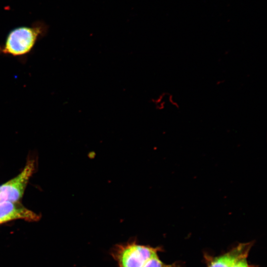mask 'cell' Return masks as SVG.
<instances>
[{
	"mask_svg": "<svg viewBox=\"0 0 267 267\" xmlns=\"http://www.w3.org/2000/svg\"><path fill=\"white\" fill-rule=\"evenodd\" d=\"M47 31V26L42 22L15 28L8 33L4 43L0 45V54L23 58L32 51Z\"/></svg>",
	"mask_w": 267,
	"mask_h": 267,
	"instance_id": "6da1fadb",
	"label": "cell"
},
{
	"mask_svg": "<svg viewBox=\"0 0 267 267\" xmlns=\"http://www.w3.org/2000/svg\"><path fill=\"white\" fill-rule=\"evenodd\" d=\"M163 251L161 247L140 244L136 239H132L115 244L110 254L118 267H143L150 259Z\"/></svg>",
	"mask_w": 267,
	"mask_h": 267,
	"instance_id": "7a4b0ae2",
	"label": "cell"
},
{
	"mask_svg": "<svg viewBox=\"0 0 267 267\" xmlns=\"http://www.w3.org/2000/svg\"><path fill=\"white\" fill-rule=\"evenodd\" d=\"M34 170V161L29 160L17 176L0 185V203L4 201L16 202L20 199Z\"/></svg>",
	"mask_w": 267,
	"mask_h": 267,
	"instance_id": "3957f363",
	"label": "cell"
},
{
	"mask_svg": "<svg viewBox=\"0 0 267 267\" xmlns=\"http://www.w3.org/2000/svg\"><path fill=\"white\" fill-rule=\"evenodd\" d=\"M253 244V242L239 243L230 251L218 256L205 254L204 257L207 267H232L238 258L248 256Z\"/></svg>",
	"mask_w": 267,
	"mask_h": 267,
	"instance_id": "277c9868",
	"label": "cell"
},
{
	"mask_svg": "<svg viewBox=\"0 0 267 267\" xmlns=\"http://www.w3.org/2000/svg\"><path fill=\"white\" fill-rule=\"evenodd\" d=\"M39 219L38 215L20 204L10 201L0 203V224L17 219L35 221Z\"/></svg>",
	"mask_w": 267,
	"mask_h": 267,
	"instance_id": "5b68a950",
	"label": "cell"
},
{
	"mask_svg": "<svg viewBox=\"0 0 267 267\" xmlns=\"http://www.w3.org/2000/svg\"><path fill=\"white\" fill-rule=\"evenodd\" d=\"M143 267H180L177 263L167 264L163 262L156 255L150 259Z\"/></svg>",
	"mask_w": 267,
	"mask_h": 267,
	"instance_id": "8992f818",
	"label": "cell"
},
{
	"mask_svg": "<svg viewBox=\"0 0 267 267\" xmlns=\"http://www.w3.org/2000/svg\"><path fill=\"white\" fill-rule=\"evenodd\" d=\"M248 256L238 258L233 264L232 267H254L250 265L247 261Z\"/></svg>",
	"mask_w": 267,
	"mask_h": 267,
	"instance_id": "52a82bcc",
	"label": "cell"
}]
</instances>
